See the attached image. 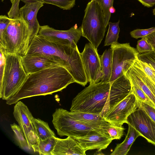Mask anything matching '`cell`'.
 Segmentation results:
<instances>
[{"label":"cell","mask_w":155,"mask_h":155,"mask_svg":"<svg viewBox=\"0 0 155 155\" xmlns=\"http://www.w3.org/2000/svg\"><path fill=\"white\" fill-rule=\"evenodd\" d=\"M129 94L126 87L114 81L90 84L72 101L71 112L92 113L103 116Z\"/></svg>","instance_id":"cell-1"},{"label":"cell","mask_w":155,"mask_h":155,"mask_svg":"<svg viewBox=\"0 0 155 155\" xmlns=\"http://www.w3.org/2000/svg\"><path fill=\"white\" fill-rule=\"evenodd\" d=\"M74 82L75 81L72 75L62 66L45 68L28 75L20 90L6 100V103L10 105L25 98L51 94Z\"/></svg>","instance_id":"cell-2"},{"label":"cell","mask_w":155,"mask_h":155,"mask_svg":"<svg viewBox=\"0 0 155 155\" xmlns=\"http://www.w3.org/2000/svg\"><path fill=\"white\" fill-rule=\"evenodd\" d=\"M80 53L77 46L50 41L38 34L32 39L26 54H40L60 59L65 64L75 82L82 84L87 79Z\"/></svg>","instance_id":"cell-3"},{"label":"cell","mask_w":155,"mask_h":155,"mask_svg":"<svg viewBox=\"0 0 155 155\" xmlns=\"http://www.w3.org/2000/svg\"><path fill=\"white\" fill-rule=\"evenodd\" d=\"M30 31L28 23L21 17L10 18L2 40L0 49L5 53L26 54L29 46Z\"/></svg>","instance_id":"cell-4"},{"label":"cell","mask_w":155,"mask_h":155,"mask_svg":"<svg viewBox=\"0 0 155 155\" xmlns=\"http://www.w3.org/2000/svg\"><path fill=\"white\" fill-rule=\"evenodd\" d=\"M4 53L5 63L2 80L0 82V97L6 101L20 90L28 75L22 66L20 56Z\"/></svg>","instance_id":"cell-5"},{"label":"cell","mask_w":155,"mask_h":155,"mask_svg":"<svg viewBox=\"0 0 155 155\" xmlns=\"http://www.w3.org/2000/svg\"><path fill=\"white\" fill-rule=\"evenodd\" d=\"M84 12L81 26L82 36L97 49L107 27L105 17L100 6L94 0L87 3Z\"/></svg>","instance_id":"cell-6"},{"label":"cell","mask_w":155,"mask_h":155,"mask_svg":"<svg viewBox=\"0 0 155 155\" xmlns=\"http://www.w3.org/2000/svg\"><path fill=\"white\" fill-rule=\"evenodd\" d=\"M112 68L109 82H111L124 74L134 64L139 53L129 43L111 45Z\"/></svg>","instance_id":"cell-7"},{"label":"cell","mask_w":155,"mask_h":155,"mask_svg":"<svg viewBox=\"0 0 155 155\" xmlns=\"http://www.w3.org/2000/svg\"><path fill=\"white\" fill-rule=\"evenodd\" d=\"M52 116V123L60 137H82L91 131L96 130L81 123L72 116L69 111L62 108L57 109Z\"/></svg>","instance_id":"cell-8"},{"label":"cell","mask_w":155,"mask_h":155,"mask_svg":"<svg viewBox=\"0 0 155 155\" xmlns=\"http://www.w3.org/2000/svg\"><path fill=\"white\" fill-rule=\"evenodd\" d=\"M138 108V100L132 91L109 110L103 117L111 124L122 126L124 123H127L128 117Z\"/></svg>","instance_id":"cell-9"},{"label":"cell","mask_w":155,"mask_h":155,"mask_svg":"<svg viewBox=\"0 0 155 155\" xmlns=\"http://www.w3.org/2000/svg\"><path fill=\"white\" fill-rule=\"evenodd\" d=\"M80 54L90 84L99 82L102 75V67L97 49L90 42L86 44L83 51Z\"/></svg>","instance_id":"cell-10"},{"label":"cell","mask_w":155,"mask_h":155,"mask_svg":"<svg viewBox=\"0 0 155 155\" xmlns=\"http://www.w3.org/2000/svg\"><path fill=\"white\" fill-rule=\"evenodd\" d=\"M13 114L24 133L30 149L32 146L38 145L39 141L34 124V117L27 106L19 101L14 107Z\"/></svg>","instance_id":"cell-11"},{"label":"cell","mask_w":155,"mask_h":155,"mask_svg":"<svg viewBox=\"0 0 155 155\" xmlns=\"http://www.w3.org/2000/svg\"><path fill=\"white\" fill-rule=\"evenodd\" d=\"M21 58L23 67L27 75L45 68L59 65L62 66L67 69L66 66L63 61L53 56L32 54L21 56Z\"/></svg>","instance_id":"cell-12"},{"label":"cell","mask_w":155,"mask_h":155,"mask_svg":"<svg viewBox=\"0 0 155 155\" xmlns=\"http://www.w3.org/2000/svg\"><path fill=\"white\" fill-rule=\"evenodd\" d=\"M127 121L141 136L155 146V122L144 110L137 109L128 117Z\"/></svg>","instance_id":"cell-13"},{"label":"cell","mask_w":155,"mask_h":155,"mask_svg":"<svg viewBox=\"0 0 155 155\" xmlns=\"http://www.w3.org/2000/svg\"><path fill=\"white\" fill-rule=\"evenodd\" d=\"M38 34L50 41L69 43L75 47L82 36L81 28H78L76 24L68 30H60L44 25L40 26Z\"/></svg>","instance_id":"cell-14"},{"label":"cell","mask_w":155,"mask_h":155,"mask_svg":"<svg viewBox=\"0 0 155 155\" xmlns=\"http://www.w3.org/2000/svg\"><path fill=\"white\" fill-rule=\"evenodd\" d=\"M25 5L19 9V16L28 24L30 31V45L35 36L38 35L40 25L37 16L44 3L39 0H21Z\"/></svg>","instance_id":"cell-15"},{"label":"cell","mask_w":155,"mask_h":155,"mask_svg":"<svg viewBox=\"0 0 155 155\" xmlns=\"http://www.w3.org/2000/svg\"><path fill=\"white\" fill-rule=\"evenodd\" d=\"M74 138L85 151L94 149L101 151L106 149L113 140L108 135L96 130L91 131L84 136Z\"/></svg>","instance_id":"cell-16"},{"label":"cell","mask_w":155,"mask_h":155,"mask_svg":"<svg viewBox=\"0 0 155 155\" xmlns=\"http://www.w3.org/2000/svg\"><path fill=\"white\" fill-rule=\"evenodd\" d=\"M69 113L83 124L108 135L106 130L110 124L105 120L101 115L80 112L69 111Z\"/></svg>","instance_id":"cell-17"},{"label":"cell","mask_w":155,"mask_h":155,"mask_svg":"<svg viewBox=\"0 0 155 155\" xmlns=\"http://www.w3.org/2000/svg\"><path fill=\"white\" fill-rule=\"evenodd\" d=\"M86 151L78 142L70 136L65 139L57 137V141L51 152V155H85Z\"/></svg>","instance_id":"cell-18"},{"label":"cell","mask_w":155,"mask_h":155,"mask_svg":"<svg viewBox=\"0 0 155 155\" xmlns=\"http://www.w3.org/2000/svg\"><path fill=\"white\" fill-rule=\"evenodd\" d=\"M139 136H141L140 133L132 126L128 125V132L125 139L122 143L117 145L110 155H127L134 141Z\"/></svg>","instance_id":"cell-19"},{"label":"cell","mask_w":155,"mask_h":155,"mask_svg":"<svg viewBox=\"0 0 155 155\" xmlns=\"http://www.w3.org/2000/svg\"><path fill=\"white\" fill-rule=\"evenodd\" d=\"M102 67L101 81L110 82L112 68V54L111 48L106 50L100 57Z\"/></svg>","instance_id":"cell-20"},{"label":"cell","mask_w":155,"mask_h":155,"mask_svg":"<svg viewBox=\"0 0 155 155\" xmlns=\"http://www.w3.org/2000/svg\"><path fill=\"white\" fill-rule=\"evenodd\" d=\"M33 122L39 141L56 137L54 132L50 129L47 122L40 119L35 118H34Z\"/></svg>","instance_id":"cell-21"},{"label":"cell","mask_w":155,"mask_h":155,"mask_svg":"<svg viewBox=\"0 0 155 155\" xmlns=\"http://www.w3.org/2000/svg\"><path fill=\"white\" fill-rule=\"evenodd\" d=\"M57 141V137H53L45 140L40 141L38 145L32 146L31 148L35 152L41 155H51Z\"/></svg>","instance_id":"cell-22"},{"label":"cell","mask_w":155,"mask_h":155,"mask_svg":"<svg viewBox=\"0 0 155 155\" xmlns=\"http://www.w3.org/2000/svg\"><path fill=\"white\" fill-rule=\"evenodd\" d=\"M119 22V20L115 23L109 22V28L105 39L104 46H108L118 43V39L120 32Z\"/></svg>","instance_id":"cell-23"},{"label":"cell","mask_w":155,"mask_h":155,"mask_svg":"<svg viewBox=\"0 0 155 155\" xmlns=\"http://www.w3.org/2000/svg\"><path fill=\"white\" fill-rule=\"evenodd\" d=\"M11 127L14 133L15 138L20 147L23 149H30L28 143L20 126L14 123Z\"/></svg>","instance_id":"cell-24"},{"label":"cell","mask_w":155,"mask_h":155,"mask_svg":"<svg viewBox=\"0 0 155 155\" xmlns=\"http://www.w3.org/2000/svg\"><path fill=\"white\" fill-rule=\"evenodd\" d=\"M128 79L131 82L133 92L137 99L155 108V105L149 99L137 83L133 80Z\"/></svg>","instance_id":"cell-25"},{"label":"cell","mask_w":155,"mask_h":155,"mask_svg":"<svg viewBox=\"0 0 155 155\" xmlns=\"http://www.w3.org/2000/svg\"><path fill=\"white\" fill-rule=\"evenodd\" d=\"M21 1V0H20ZM44 4H50L63 10H70L75 5V0H39Z\"/></svg>","instance_id":"cell-26"},{"label":"cell","mask_w":155,"mask_h":155,"mask_svg":"<svg viewBox=\"0 0 155 155\" xmlns=\"http://www.w3.org/2000/svg\"><path fill=\"white\" fill-rule=\"evenodd\" d=\"M101 8L105 18L107 26L111 17L110 9L113 6L114 0H94Z\"/></svg>","instance_id":"cell-27"},{"label":"cell","mask_w":155,"mask_h":155,"mask_svg":"<svg viewBox=\"0 0 155 155\" xmlns=\"http://www.w3.org/2000/svg\"><path fill=\"white\" fill-rule=\"evenodd\" d=\"M125 128L122 126L110 124L106 131L108 135L112 139H120L124 135Z\"/></svg>","instance_id":"cell-28"},{"label":"cell","mask_w":155,"mask_h":155,"mask_svg":"<svg viewBox=\"0 0 155 155\" xmlns=\"http://www.w3.org/2000/svg\"><path fill=\"white\" fill-rule=\"evenodd\" d=\"M137 59L147 63L155 71V52L153 51L139 54L137 56Z\"/></svg>","instance_id":"cell-29"},{"label":"cell","mask_w":155,"mask_h":155,"mask_svg":"<svg viewBox=\"0 0 155 155\" xmlns=\"http://www.w3.org/2000/svg\"><path fill=\"white\" fill-rule=\"evenodd\" d=\"M136 50L139 54H142L153 51L151 45L149 43L145 37L137 41Z\"/></svg>","instance_id":"cell-30"},{"label":"cell","mask_w":155,"mask_h":155,"mask_svg":"<svg viewBox=\"0 0 155 155\" xmlns=\"http://www.w3.org/2000/svg\"><path fill=\"white\" fill-rule=\"evenodd\" d=\"M155 31V27L148 29H137L133 30L130 32L131 37L137 39L140 38L145 37Z\"/></svg>","instance_id":"cell-31"},{"label":"cell","mask_w":155,"mask_h":155,"mask_svg":"<svg viewBox=\"0 0 155 155\" xmlns=\"http://www.w3.org/2000/svg\"><path fill=\"white\" fill-rule=\"evenodd\" d=\"M137 100L138 108L144 110L149 116L155 122V108L138 99Z\"/></svg>","instance_id":"cell-32"},{"label":"cell","mask_w":155,"mask_h":155,"mask_svg":"<svg viewBox=\"0 0 155 155\" xmlns=\"http://www.w3.org/2000/svg\"><path fill=\"white\" fill-rule=\"evenodd\" d=\"M137 60L140 67L148 77L155 83V71L146 63L141 61L138 59Z\"/></svg>","instance_id":"cell-33"},{"label":"cell","mask_w":155,"mask_h":155,"mask_svg":"<svg viewBox=\"0 0 155 155\" xmlns=\"http://www.w3.org/2000/svg\"><path fill=\"white\" fill-rule=\"evenodd\" d=\"M10 18L6 15L0 16V41L3 38L5 31L10 23Z\"/></svg>","instance_id":"cell-34"},{"label":"cell","mask_w":155,"mask_h":155,"mask_svg":"<svg viewBox=\"0 0 155 155\" xmlns=\"http://www.w3.org/2000/svg\"><path fill=\"white\" fill-rule=\"evenodd\" d=\"M12 3V7L8 14L12 16H16L19 15V5L20 0H10Z\"/></svg>","instance_id":"cell-35"},{"label":"cell","mask_w":155,"mask_h":155,"mask_svg":"<svg viewBox=\"0 0 155 155\" xmlns=\"http://www.w3.org/2000/svg\"><path fill=\"white\" fill-rule=\"evenodd\" d=\"M145 37L151 45L155 52V31Z\"/></svg>","instance_id":"cell-36"},{"label":"cell","mask_w":155,"mask_h":155,"mask_svg":"<svg viewBox=\"0 0 155 155\" xmlns=\"http://www.w3.org/2000/svg\"><path fill=\"white\" fill-rule=\"evenodd\" d=\"M142 5L148 8L151 7L155 5V0H137Z\"/></svg>","instance_id":"cell-37"},{"label":"cell","mask_w":155,"mask_h":155,"mask_svg":"<svg viewBox=\"0 0 155 155\" xmlns=\"http://www.w3.org/2000/svg\"><path fill=\"white\" fill-rule=\"evenodd\" d=\"M110 12L111 13H114L115 12V9L113 6L112 7L110 8Z\"/></svg>","instance_id":"cell-38"},{"label":"cell","mask_w":155,"mask_h":155,"mask_svg":"<svg viewBox=\"0 0 155 155\" xmlns=\"http://www.w3.org/2000/svg\"><path fill=\"white\" fill-rule=\"evenodd\" d=\"M153 14L155 15V8L153 10Z\"/></svg>","instance_id":"cell-39"}]
</instances>
